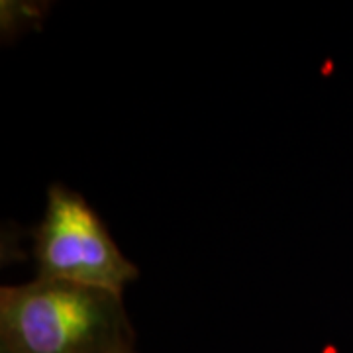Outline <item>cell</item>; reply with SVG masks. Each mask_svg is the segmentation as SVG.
Instances as JSON below:
<instances>
[{
    "mask_svg": "<svg viewBox=\"0 0 353 353\" xmlns=\"http://www.w3.org/2000/svg\"><path fill=\"white\" fill-rule=\"evenodd\" d=\"M122 294L34 279L0 292V353H128Z\"/></svg>",
    "mask_w": 353,
    "mask_h": 353,
    "instance_id": "cell-1",
    "label": "cell"
},
{
    "mask_svg": "<svg viewBox=\"0 0 353 353\" xmlns=\"http://www.w3.org/2000/svg\"><path fill=\"white\" fill-rule=\"evenodd\" d=\"M128 353H136V350H134V352H128Z\"/></svg>",
    "mask_w": 353,
    "mask_h": 353,
    "instance_id": "cell-4",
    "label": "cell"
},
{
    "mask_svg": "<svg viewBox=\"0 0 353 353\" xmlns=\"http://www.w3.org/2000/svg\"><path fill=\"white\" fill-rule=\"evenodd\" d=\"M38 279L122 294L138 267L116 245L99 214L79 192L51 185L43 218L34 230Z\"/></svg>",
    "mask_w": 353,
    "mask_h": 353,
    "instance_id": "cell-2",
    "label": "cell"
},
{
    "mask_svg": "<svg viewBox=\"0 0 353 353\" xmlns=\"http://www.w3.org/2000/svg\"><path fill=\"white\" fill-rule=\"evenodd\" d=\"M48 8H39L36 2H2V32L4 38H14L22 32H28L30 28L41 24L43 12Z\"/></svg>",
    "mask_w": 353,
    "mask_h": 353,
    "instance_id": "cell-3",
    "label": "cell"
}]
</instances>
